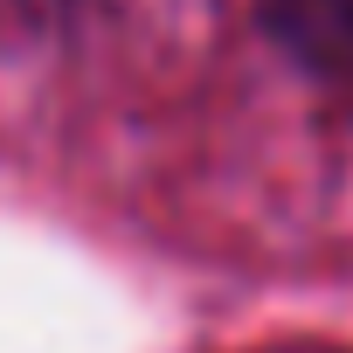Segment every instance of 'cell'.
I'll list each match as a JSON object with an SVG mask.
<instances>
[{"instance_id": "1", "label": "cell", "mask_w": 353, "mask_h": 353, "mask_svg": "<svg viewBox=\"0 0 353 353\" xmlns=\"http://www.w3.org/2000/svg\"><path fill=\"white\" fill-rule=\"evenodd\" d=\"M256 21L298 70L353 83V0H256Z\"/></svg>"}]
</instances>
